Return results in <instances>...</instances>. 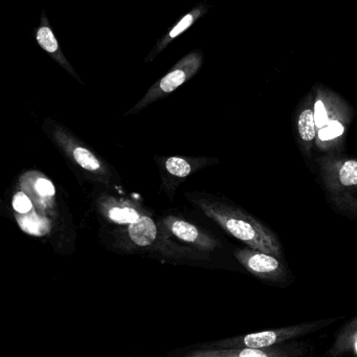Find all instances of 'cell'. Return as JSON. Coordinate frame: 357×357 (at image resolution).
Listing matches in <instances>:
<instances>
[{"label":"cell","instance_id":"1","mask_svg":"<svg viewBox=\"0 0 357 357\" xmlns=\"http://www.w3.org/2000/svg\"><path fill=\"white\" fill-rule=\"evenodd\" d=\"M204 211L227 233L244 242L248 248L262 250L275 257L281 256V244L275 234L250 215L229 206L217 204L208 206Z\"/></svg>","mask_w":357,"mask_h":357},{"label":"cell","instance_id":"2","mask_svg":"<svg viewBox=\"0 0 357 357\" xmlns=\"http://www.w3.org/2000/svg\"><path fill=\"white\" fill-rule=\"evenodd\" d=\"M335 321V319H325V321L303 323L300 325L290 326V327L279 328V329L255 332L241 337L227 340L223 344L231 348H269V347L278 346L287 340L300 337L310 332L317 331Z\"/></svg>","mask_w":357,"mask_h":357},{"label":"cell","instance_id":"3","mask_svg":"<svg viewBox=\"0 0 357 357\" xmlns=\"http://www.w3.org/2000/svg\"><path fill=\"white\" fill-rule=\"evenodd\" d=\"M321 168L324 183L337 204L357 195V160H321Z\"/></svg>","mask_w":357,"mask_h":357},{"label":"cell","instance_id":"4","mask_svg":"<svg viewBox=\"0 0 357 357\" xmlns=\"http://www.w3.org/2000/svg\"><path fill=\"white\" fill-rule=\"evenodd\" d=\"M237 260L256 277L269 281H281L286 277L285 266L273 255L255 248L236 250Z\"/></svg>","mask_w":357,"mask_h":357},{"label":"cell","instance_id":"5","mask_svg":"<svg viewBox=\"0 0 357 357\" xmlns=\"http://www.w3.org/2000/svg\"><path fill=\"white\" fill-rule=\"evenodd\" d=\"M128 231L131 240L139 246L151 245L158 237L155 223L148 216H139L130 223Z\"/></svg>","mask_w":357,"mask_h":357},{"label":"cell","instance_id":"6","mask_svg":"<svg viewBox=\"0 0 357 357\" xmlns=\"http://www.w3.org/2000/svg\"><path fill=\"white\" fill-rule=\"evenodd\" d=\"M349 352L357 354V317L338 332L337 337L333 346L330 348L328 355L336 357Z\"/></svg>","mask_w":357,"mask_h":357},{"label":"cell","instance_id":"7","mask_svg":"<svg viewBox=\"0 0 357 357\" xmlns=\"http://www.w3.org/2000/svg\"><path fill=\"white\" fill-rule=\"evenodd\" d=\"M171 231L173 235L176 236L178 239L189 243H197L200 246L206 248H214L216 245L213 240L204 237L198 231L195 225L183 220H174L171 225Z\"/></svg>","mask_w":357,"mask_h":357},{"label":"cell","instance_id":"8","mask_svg":"<svg viewBox=\"0 0 357 357\" xmlns=\"http://www.w3.org/2000/svg\"><path fill=\"white\" fill-rule=\"evenodd\" d=\"M298 131L306 149H310L311 144L317 137V128L313 110L306 108L301 112L298 119Z\"/></svg>","mask_w":357,"mask_h":357},{"label":"cell","instance_id":"9","mask_svg":"<svg viewBox=\"0 0 357 357\" xmlns=\"http://www.w3.org/2000/svg\"><path fill=\"white\" fill-rule=\"evenodd\" d=\"M74 158L83 169L89 171H98L101 168V162L95 155L85 148L78 147L74 150Z\"/></svg>","mask_w":357,"mask_h":357},{"label":"cell","instance_id":"10","mask_svg":"<svg viewBox=\"0 0 357 357\" xmlns=\"http://www.w3.org/2000/svg\"><path fill=\"white\" fill-rule=\"evenodd\" d=\"M108 216L119 225H130L133 221L137 220L141 215L135 208L116 206V208H110Z\"/></svg>","mask_w":357,"mask_h":357},{"label":"cell","instance_id":"11","mask_svg":"<svg viewBox=\"0 0 357 357\" xmlns=\"http://www.w3.org/2000/svg\"><path fill=\"white\" fill-rule=\"evenodd\" d=\"M166 169L170 174L177 177H185L191 173V166L187 160L181 158H170L166 162Z\"/></svg>","mask_w":357,"mask_h":357},{"label":"cell","instance_id":"12","mask_svg":"<svg viewBox=\"0 0 357 357\" xmlns=\"http://www.w3.org/2000/svg\"><path fill=\"white\" fill-rule=\"evenodd\" d=\"M185 81V74L181 70H174L167 75L162 81H160V89L165 93H171V91L181 86Z\"/></svg>","mask_w":357,"mask_h":357},{"label":"cell","instance_id":"13","mask_svg":"<svg viewBox=\"0 0 357 357\" xmlns=\"http://www.w3.org/2000/svg\"><path fill=\"white\" fill-rule=\"evenodd\" d=\"M37 41H38L39 45L49 53H55L58 50L57 40H56L51 29L47 28V26H43L38 31Z\"/></svg>","mask_w":357,"mask_h":357},{"label":"cell","instance_id":"14","mask_svg":"<svg viewBox=\"0 0 357 357\" xmlns=\"http://www.w3.org/2000/svg\"><path fill=\"white\" fill-rule=\"evenodd\" d=\"M20 227L26 233L32 234V235H41L43 233V225L41 223L40 219L36 216L24 217V218L18 219Z\"/></svg>","mask_w":357,"mask_h":357},{"label":"cell","instance_id":"15","mask_svg":"<svg viewBox=\"0 0 357 357\" xmlns=\"http://www.w3.org/2000/svg\"><path fill=\"white\" fill-rule=\"evenodd\" d=\"M314 119L315 124H317V130L327 126L329 124L330 119L329 114H328L327 108L321 100H317L314 104Z\"/></svg>","mask_w":357,"mask_h":357},{"label":"cell","instance_id":"16","mask_svg":"<svg viewBox=\"0 0 357 357\" xmlns=\"http://www.w3.org/2000/svg\"><path fill=\"white\" fill-rule=\"evenodd\" d=\"M13 208L20 214H28L33 208L32 202L26 194L20 192L14 196Z\"/></svg>","mask_w":357,"mask_h":357},{"label":"cell","instance_id":"17","mask_svg":"<svg viewBox=\"0 0 357 357\" xmlns=\"http://www.w3.org/2000/svg\"><path fill=\"white\" fill-rule=\"evenodd\" d=\"M35 189L41 196H53L55 194V187L49 179L39 178L35 183Z\"/></svg>","mask_w":357,"mask_h":357},{"label":"cell","instance_id":"18","mask_svg":"<svg viewBox=\"0 0 357 357\" xmlns=\"http://www.w3.org/2000/svg\"><path fill=\"white\" fill-rule=\"evenodd\" d=\"M192 24H193V16H185V17H183V20L179 22V24H176V26H175V28L171 31V38H174V37L178 36L181 33H183V31L187 30V29L189 28Z\"/></svg>","mask_w":357,"mask_h":357}]
</instances>
